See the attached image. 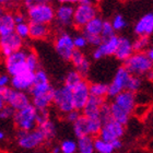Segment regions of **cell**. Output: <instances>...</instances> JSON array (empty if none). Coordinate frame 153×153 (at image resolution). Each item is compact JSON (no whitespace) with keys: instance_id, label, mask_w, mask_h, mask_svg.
<instances>
[{"instance_id":"cell-41","label":"cell","mask_w":153,"mask_h":153,"mask_svg":"<svg viewBox=\"0 0 153 153\" xmlns=\"http://www.w3.org/2000/svg\"><path fill=\"white\" fill-rule=\"evenodd\" d=\"M100 119L102 121V124L106 123V121H109L112 119V116H111V109H109V103L105 102L101 106L100 108V115H99Z\"/></svg>"},{"instance_id":"cell-49","label":"cell","mask_w":153,"mask_h":153,"mask_svg":"<svg viewBox=\"0 0 153 153\" xmlns=\"http://www.w3.org/2000/svg\"><path fill=\"white\" fill-rule=\"evenodd\" d=\"M22 2H23V6L25 7L26 10H27L31 7L35 6V4H37L39 2H44V1H42V0H22Z\"/></svg>"},{"instance_id":"cell-45","label":"cell","mask_w":153,"mask_h":153,"mask_svg":"<svg viewBox=\"0 0 153 153\" xmlns=\"http://www.w3.org/2000/svg\"><path fill=\"white\" fill-rule=\"evenodd\" d=\"M13 114H14V111L8 105H6L2 109H0V119H9L12 117Z\"/></svg>"},{"instance_id":"cell-7","label":"cell","mask_w":153,"mask_h":153,"mask_svg":"<svg viewBox=\"0 0 153 153\" xmlns=\"http://www.w3.org/2000/svg\"><path fill=\"white\" fill-rule=\"evenodd\" d=\"M45 137L37 128L30 131H18L16 142L24 150H34L45 142Z\"/></svg>"},{"instance_id":"cell-48","label":"cell","mask_w":153,"mask_h":153,"mask_svg":"<svg viewBox=\"0 0 153 153\" xmlns=\"http://www.w3.org/2000/svg\"><path fill=\"white\" fill-rule=\"evenodd\" d=\"M13 19H14L16 24H19V23H23V22H27V18H26L25 14H23L22 12H16V14H13Z\"/></svg>"},{"instance_id":"cell-38","label":"cell","mask_w":153,"mask_h":153,"mask_svg":"<svg viewBox=\"0 0 153 153\" xmlns=\"http://www.w3.org/2000/svg\"><path fill=\"white\" fill-rule=\"evenodd\" d=\"M14 33L20 38H22L23 41L26 39V38H29V34H30L29 22H23V23H19V24H16Z\"/></svg>"},{"instance_id":"cell-50","label":"cell","mask_w":153,"mask_h":153,"mask_svg":"<svg viewBox=\"0 0 153 153\" xmlns=\"http://www.w3.org/2000/svg\"><path fill=\"white\" fill-rule=\"evenodd\" d=\"M113 146V148H114L115 151L117 150H120L121 148H123V141H121V139H117V140H114L111 142Z\"/></svg>"},{"instance_id":"cell-25","label":"cell","mask_w":153,"mask_h":153,"mask_svg":"<svg viewBox=\"0 0 153 153\" xmlns=\"http://www.w3.org/2000/svg\"><path fill=\"white\" fill-rule=\"evenodd\" d=\"M72 128H74V134L76 138H81V137H84V136H90L89 119H88V117L83 116L82 114H81V116L72 124Z\"/></svg>"},{"instance_id":"cell-14","label":"cell","mask_w":153,"mask_h":153,"mask_svg":"<svg viewBox=\"0 0 153 153\" xmlns=\"http://www.w3.org/2000/svg\"><path fill=\"white\" fill-rule=\"evenodd\" d=\"M113 103L116 104L118 107H120L121 109H124L129 115H132L134 107L137 105V94L125 90L115 96L113 99Z\"/></svg>"},{"instance_id":"cell-29","label":"cell","mask_w":153,"mask_h":153,"mask_svg":"<svg viewBox=\"0 0 153 153\" xmlns=\"http://www.w3.org/2000/svg\"><path fill=\"white\" fill-rule=\"evenodd\" d=\"M36 128L43 134V136L45 137V140H51V139H54L55 136H56V132H57V130H56V125L54 124V121L51 120V118L47 119L46 121H44V123L37 125Z\"/></svg>"},{"instance_id":"cell-43","label":"cell","mask_w":153,"mask_h":153,"mask_svg":"<svg viewBox=\"0 0 153 153\" xmlns=\"http://www.w3.org/2000/svg\"><path fill=\"white\" fill-rule=\"evenodd\" d=\"M86 38V42H88V45H91V46H94V47H97L99 45L102 44L103 38L101 35H84Z\"/></svg>"},{"instance_id":"cell-35","label":"cell","mask_w":153,"mask_h":153,"mask_svg":"<svg viewBox=\"0 0 153 153\" xmlns=\"http://www.w3.org/2000/svg\"><path fill=\"white\" fill-rule=\"evenodd\" d=\"M141 86H142V79L139 76H130L127 82V85H126V90L132 93H137L138 91H140Z\"/></svg>"},{"instance_id":"cell-6","label":"cell","mask_w":153,"mask_h":153,"mask_svg":"<svg viewBox=\"0 0 153 153\" xmlns=\"http://www.w3.org/2000/svg\"><path fill=\"white\" fill-rule=\"evenodd\" d=\"M54 46L55 51L61 59H64L65 61H70L72 53L74 51V36L70 33L66 31L58 33V35L55 38Z\"/></svg>"},{"instance_id":"cell-15","label":"cell","mask_w":153,"mask_h":153,"mask_svg":"<svg viewBox=\"0 0 153 153\" xmlns=\"http://www.w3.org/2000/svg\"><path fill=\"white\" fill-rule=\"evenodd\" d=\"M118 37L119 36L114 35L112 37L107 38V39H104L102 42V44L95 47L94 51L92 53L93 58L95 60H100V59H102L106 56H114L118 45Z\"/></svg>"},{"instance_id":"cell-17","label":"cell","mask_w":153,"mask_h":153,"mask_svg":"<svg viewBox=\"0 0 153 153\" xmlns=\"http://www.w3.org/2000/svg\"><path fill=\"white\" fill-rule=\"evenodd\" d=\"M33 84H34V72L32 71H26L19 76H11L10 79V86L12 89L22 92H29Z\"/></svg>"},{"instance_id":"cell-28","label":"cell","mask_w":153,"mask_h":153,"mask_svg":"<svg viewBox=\"0 0 153 153\" xmlns=\"http://www.w3.org/2000/svg\"><path fill=\"white\" fill-rule=\"evenodd\" d=\"M76 152L78 153H95L94 152V138L91 136L78 138L76 140Z\"/></svg>"},{"instance_id":"cell-9","label":"cell","mask_w":153,"mask_h":153,"mask_svg":"<svg viewBox=\"0 0 153 153\" xmlns=\"http://www.w3.org/2000/svg\"><path fill=\"white\" fill-rule=\"evenodd\" d=\"M95 16H97V8L94 4H78L74 7L72 25L83 29V26Z\"/></svg>"},{"instance_id":"cell-33","label":"cell","mask_w":153,"mask_h":153,"mask_svg":"<svg viewBox=\"0 0 153 153\" xmlns=\"http://www.w3.org/2000/svg\"><path fill=\"white\" fill-rule=\"evenodd\" d=\"M84 79L81 74L78 72V71L76 70H70L69 72L67 74V76H66V78H65V83L64 85L67 86L68 89L72 90L74 88V86L76 85V84H79L82 80Z\"/></svg>"},{"instance_id":"cell-19","label":"cell","mask_w":153,"mask_h":153,"mask_svg":"<svg viewBox=\"0 0 153 153\" xmlns=\"http://www.w3.org/2000/svg\"><path fill=\"white\" fill-rule=\"evenodd\" d=\"M132 54H134L132 41L126 36H119L117 48H116V51L114 54L115 58L121 62H125Z\"/></svg>"},{"instance_id":"cell-30","label":"cell","mask_w":153,"mask_h":153,"mask_svg":"<svg viewBox=\"0 0 153 153\" xmlns=\"http://www.w3.org/2000/svg\"><path fill=\"white\" fill-rule=\"evenodd\" d=\"M107 90H108V84L102 82H95L89 84V92L91 96H96V97H107Z\"/></svg>"},{"instance_id":"cell-57","label":"cell","mask_w":153,"mask_h":153,"mask_svg":"<svg viewBox=\"0 0 153 153\" xmlns=\"http://www.w3.org/2000/svg\"><path fill=\"white\" fill-rule=\"evenodd\" d=\"M4 137H6V134H4V132H3L2 130H0V141H2L3 139H4Z\"/></svg>"},{"instance_id":"cell-46","label":"cell","mask_w":153,"mask_h":153,"mask_svg":"<svg viewBox=\"0 0 153 153\" xmlns=\"http://www.w3.org/2000/svg\"><path fill=\"white\" fill-rule=\"evenodd\" d=\"M80 116H81V112L76 111V109H72L71 112L66 114V120H67L68 123H70V124H74Z\"/></svg>"},{"instance_id":"cell-40","label":"cell","mask_w":153,"mask_h":153,"mask_svg":"<svg viewBox=\"0 0 153 153\" xmlns=\"http://www.w3.org/2000/svg\"><path fill=\"white\" fill-rule=\"evenodd\" d=\"M116 35V32L115 30L113 29L112 23L111 21H103V26H102V31H101V36H102L103 41L104 39H107V38L112 37V36Z\"/></svg>"},{"instance_id":"cell-58","label":"cell","mask_w":153,"mask_h":153,"mask_svg":"<svg viewBox=\"0 0 153 153\" xmlns=\"http://www.w3.org/2000/svg\"><path fill=\"white\" fill-rule=\"evenodd\" d=\"M53 153H60V149H59V146L58 147H55L53 149Z\"/></svg>"},{"instance_id":"cell-2","label":"cell","mask_w":153,"mask_h":153,"mask_svg":"<svg viewBox=\"0 0 153 153\" xmlns=\"http://www.w3.org/2000/svg\"><path fill=\"white\" fill-rule=\"evenodd\" d=\"M26 18L30 23L49 25L55 20V8L49 2H39L27 9Z\"/></svg>"},{"instance_id":"cell-12","label":"cell","mask_w":153,"mask_h":153,"mask_svg":"<svg viewBox=\"0 0 153 153\" xmlns=\"http://www.w3.org/2000/svg\"><path fill=\"white\" fill-rule=\"evenodd\" d=\"M71 93H72V102H74V109L81 112L90 97L89 82L85 79H83L79 84H76L71 90Z\"/></svg>"},{"instance_id":"cell-27","label":"cell","mask_w":153,"mask_h":153,"mask_svg":"<svg viewBox=\"0 0 153 153\" xmlns=\"http://www.w3.org/2000/svg\"><path fill=\"white\" fill-rule=\"evenodd\" d=\"M109 109H111V116H112V119L115 121L119 123L123 126H126V125L129 123L130 120L131 115H129L128 113H126L124 109H121L120 107H118L116 104L114 103H109Z\"/></svg>"},{"instance_id":"cell-16","label":"cell","mask_w":153,"mask_h":153,"mask_svg":"<svg viewBox=\"0 0 153 153\" xmlns=\"http://www.w3.org/2000/svg\"><path fill=\"white\" fill-rule=\"evenodd\" d=\"M74 7L72 4H59L55 10V20L60 27H69L72 25Z\"/></svg>"},{"instance_id":"cell-13","label":"cell","mask_w":153,"mask_h":153,"mask_svg":"<svg viewBox=\"0 0 153 153\" xmlns=\"http://www.w3.org/2000/svg\"><path fill=\"white\" fill-rule=\"evenodd\" d=\"M22 47L23 39L20 38L16 33L0 37V53L4 57H8L9 55H11L14 51L22 49Z\"/></svg>"},{"instance_id":"cell-18","label":"cell","mask_w":153,"mask_h":153,"mask_svg":"<svg viewBox=\"0 0 153 153\" xmlns=\"http://www.w3.org/2000/svg\"><path fill=\"white\" fill-rule=\"evenodd\" d=\"M70 61L74 65V70L78 71L83 78L88 76V74L90 72V68H91V62L82 51L74 49L70 58Z\"/></svg>"},{"instance_id":"cell-56","label":"cell","mask_w":153,"mask_h":153,"mask_svg":"<svg viewBox=\"0 0 153 153\" xmlns=\"http://www.w3.org/2000/svg\"><path fill=\"white\" fill-rule=\"evenodd\" d=\"M4 106H6V103H4V101H3L2 96L0 95V109H2Z\"/></svg>"},{"instance_id":"cell-59","label":"cell","mask_w":153,"mask_h":153,"mask_svg":"<svg viewBox=\"0 0 153 153\" xmlns=\"http://www.w3.org/2000/svg\"><path fill=\"white\" fill-rule=\"evenodd\" d=\"M42 1H44V2H49V3H51V1H53V0H42Z\"/></svg>"},{"instance_id":"cell-22","label":"cell","mask_w":153,"mask_h":153,"mask_svg":"<svg viewBox=\"0 0 153 153\" xmlns=\"http://www.w3.org/2000/svg\"><path fill=\"white\" fill-rule=\"evenodd\" d=\"M30 34L29 37L35 41H42L46 39L51 35V27L46 24H39V23H30Z\"/></svg>"},{"instance_id":"cell-52","label":"cell","mask_w":153,"mask_h":153,"mask_svg":"<svg viewBox=\"0 0 153 153\" xmlns=\"http://www.w3.org/2000/svg\"><path fill=\"white\" fill-rule=\"evenodd\" d=\"M144 54H146V56H147L150 60H152L153 61V49H152V47H149L147 49V51H144Z\"/></svg>"},{"instance_id":"cell-10","label":"cell","mask_w":153,"mask_h":153,"mask_svg":"<svg viewBox=\"0 0 153 153\" xmlns=\"http://www.w3.org/2000/svg\"><path fill=\"white\" fill-rule=\"evenodd\" d=\"M131 74L125 69L124 66L119 67L116 70L113 81L108 84V90H107V97L114 99L115 96L118 95L120 92L126 90V85Z\"/></svg>"},{"instance_id":"cell-8","label":"cell","mask_w":153,"mask_h":153,"mask_svg":"<svg viewBox=\"0 0 153 153\" xmlns=\"http://www.w3.org/2000/svg\"><path fill=\"white\" fill-rule=\"evenodd\" d=\"M53 104L61 114L65 115L74 109L71 90L65 85L55 88L54 95H53Z\"/></svg>"},{"instance_id":"cell-24","label":"cell","mask_w":153,"mask_h":153,"mask_svg":"<svg viewBox=\"0 0 153 153\" xmlns=\"http://www.w3.org/2000/svg\"><path fill=\"white\" fill-rule=\"evenodd\" d=\"M14 27H16V22L13 19V13L4 12L0 22V37L14 33Z\"/></svg>"},{"instance_id":"cell-31","label":"cell","mask_w":153,"mask_h":153,"mask_svg":"<svg viewBox=\"0 0 153 153\" xmlns=\"http://www.w3.org/2000/svg\"><path fill=\"white\" fill-rule=\"evenodd\" d=\"M150 37L149 36H137V38L132 42L134 53H144L150 47Z\"/></svg>"},{"instance_id":"cell-20","label":"cell","mask_w":153,"mask_h":153,"mask_svg":"<svg viewBox=\"0 0 153 153\" xmlns=\"http://www.w3.org/2000/svg\"><path fill=\"white\" fill-rule=\"evenodd\" d=\"M134 32L137 36H149L153 33V13L148 12L142 16L134 24Z\"/></svg>"},{"instance_id":"cell-44","label":"cell","mask_w":153,"mask_h":153,"mask_svg":"<svg viewBox=\"0 0 153 153\" xmlns=\"http://www.w3.org/2000/svg\"><path fill=\"white\" fill-rule=\"evenodd\" d=\"M47 119H49V111L48 109L37 111V114H36V126L46 121Z\"/></svg>"},{"instance_id":"cell-51","label":"cell","mask_w":153,"mask_h":153,"mask_svg":"<svg viewBox=\"0 0 153 153\" xmlns=\"http://www.w3.org/2000/svg\"><path fill=\"white\" fill-rule=\"evenodd\" d=\"M59 4H72L76 3V0H56Z\"/></svg>"},{"instance_id":"cell-32","label":"cell","mask_w":153,"mask_h":153,"mask_svg":"<svg viewBox=\"0 0 153 153\" xmlns=\"http://www.w3.org/2000/svg\"><path fill=\"white\" fill-rule=\"evenodd\" d=\"M94 152L96 153H115L111 142H107L105 140H102L101 138H94Z\"/></svg>"},{"instance_id":"cell-55","label":"cell","mask_w":153,"mask_h":153,"mask_svg":"<svg viewBox=\"0 0 153 153\" xmlns=\"http://www.w3.org/2000/svg\"><path fill=\"white\" fill-rule=\"evenodd\" d=\"M4 12H6V11H4V8H3L2 6H0V22H1V19H2Z\"/></svg>"},{"instance_id":"cell-37","label":"cell","mask_w":153,"mask_h":153,"mask_svg":"<svg viewBox=\"0 0 153 153\" xmlns=\"http://www.w3.org/2000/svg\"><path fill=\"white\" fill-rule=\"evenodd\" d=\"M59 149L60 153H76V141L72 139H66L61 141Z\"/></svg>"},{"instance_id":"cell-34","label":"cell","mask_w":153,"mask_h":153,"mask_svg":"<svg viewBox=\"0 0 153 153\" xmlns=\"http://www.w3.org/2000/svg\"><path fill=\"white\" fill-rule=\"evenodd\" d=\"M25 62H26L27 69H29L30 71H32V72H35L36 70L39 69V60H38V57L35 51H27Z\"/></svg>"},{"instance_id":"cell-54","label":"cell","mask_w":153,"mask_h":153,"mask_svg":"<svg viewBox=\"0 0 153 153\" xmlns=\"http://www.w3.org/2000/svg\"><path fill=\"white\" fill-rule=\"evenodd\" d=\"M146 76H147V79L149 80V81H152V76H153V70H151V71H149L147 74H146Z\"/></svg>"},{"instance_id":"cell-53","label":"cell","mask_w":153,"mask_h":153,"mask_svg":"<svg viewBox=\"0 0 153 153\" xmlns=\"http://www.w3.org/2000/svg\"><path fill=\"white\" fill-rule=\"evenodd\" d=\"M78 4H94V0H76Z\"/></svg>"},{"instance_id":"cell-47","label":"cell","mask_w":153,"mask_h":153,"mask_svg":"<svg viewBox=\"0 0 153 153\" xmlns=\"http://www.w3.org/2000/svg\"><path fill=\"white\" fill-rule=\"evenodd\" d=\"M10 76L9 74H0V88H7L10 86Z\"/></svg>"},{"instance_id":"cell-62","label":"cell","mask_w":153,"mask_h":153,"mask_svg":"<svg viewBox=\"0 0 153 153\" xmlns=\"http://www.w3.org/2000/svg\"><path fill=\"white\" fill-rule=\"evenodd\" d=\"M94 1H96V2H100V1H103V0H94Z\"/></svg>"},{"instance_id":"cell-1","label":"cell","mask_w":153,"mask_h":153,"mask_svg":"<svg viewBox=\"0 0 153 153\" xmlns=\"http://www.w3.org/2000/svg\"><path fill=\"white\" fill-rule=\"evenodd\" d=\"M123 66L131 76L141 78L152 70L153 62L146 56L144 53H134L125 61Z\"/></svg>"},{"instance_id":"cell-5","label":"cell","mask_w":153,"mask_h":153,"mask_svg":"<svg viewBox=\"0 0 153 153\" xmlns=\"http://www.w3.org/2000/svg\"><path fill=\"white\" fill-rule=\"evenodd\" d=\"M26 54H27V51L22 48V49L14 51L8 57H6L4 65H6L7 72L10 76H16L21 74H24L26 71H30L26 67L25 62Z\"/></svg>"},{"instance_id":"cell-21","label":"cell","mask_w":153,"mask_h":153,"mask_svg":"<svg viewBox=\"0 0 153 153\" xmlns=\"http://www.w3.org/2000/svg\"><path fill=\"white\" fill-rule=\"evenodd\" d=\"M106 102V99L90 95L89 100L82 108V115L88 118H100V108Z\"/></svg>"},{"instance_id":"cell-61","label":"cell","mask_w":153,"mask_h":153,"mask_svg":"<svg viewBox=\"0 0 153 153\" xmlns=\"http://www.w3.org/2000/svg\"><path fill=\"white\" fill-rule=\"evenodd\" d=\"M2 88H0V95H1V94H2Z\"/></svg>"},{"instance_id":"cell-42","label":"cell","mask_w":153,"mask_h":153,"mask_svg":"<svg viewBox=\"0 0 153 153\" xmlns=\"http://www.w3.org/2000/svg\"><path fill=\"white\" fill-rule=\"evenodd\" d=\"M74 49L76 51H82L88 46V42H86L85 36L83 34H79V35L74 36Z\"/></svg>"},{"instance_id":"cell-23","label":"cell","mask_w":153,"mask_h":153,"mask_svg":"<svg viewBox=\"0 0 153 153\" xmlns=\"http://www.w3.org/2000/svg\"><path fill=\"white\" fill-rule=\"evenodd\" d=\"M54 90L55 88L49 92L45 93V94H41L37 96H33L31 97V104L35 107L37 111H42V109H48L49 106L53 104V95H54Z\"/></svg>"},{"instance_id":"cell-3","label":"cell","mask_w":153,"mask_h":153,"mask_svg":"<svg viewBox=\"0 0 153 153\" xmlns=\"http://www.w3.org/2000/svg\"><path fill=\"white\" fill-rule=\"evenodd\" d=\"M36 114L37 109L30 104L24 108L16 111L12 118L20 131H30L36 128Z\"/></svg>"},{"instance_id":"cell-39","label":"cell","mask_w":153,"mask_h":153,"mask_svg":"<svg viewBox=\"0 0 153 153\" xmlns=\"http://www.w3.org/2000/svg\"><path fill=\"white\" fill-rule=\"evenodd\" d=\"M111 23H112V26L115 30V32L123 31L125 27H127V21L121 14H115Z\"/></svg>"},{"instance_id":"cell-36","label":"cell","mask_w":153,"mask_h":153,"mask_svg":"<svg viewBox=\"0 0 153 153\" xmlns=\"http://www.w3.org/2000/svg\"><path fill=\"white\" fill-rule=\"evenodd\" d=\"M89 119V131L90 136L95 138L99 136L100 130L102 128V121L100 118H88Z\"/></svg>"},{"instance_id":"cell-60","label":"cell","mask_w":153,"mask_h":153,"mask_svg":"<svg viewBox=\"0 0 153 153\" xmlns=\"http://www.w3.org/2000/svg\"><path fill=\"white\" fill-rule=\"evenodd\" d=\"M13 2H21V1H22V0H12Z\"/></svg>"},{"instance_id":"cell-11","label":"cell","mask_w":153,"mask_h":153,"mask_svg":"<svg viewBox=\"0 0 153 153\" xmlns=\"http://www.w3.org/2000/svg\"><path fill=\"white\" fill-rule=\"evenodd\" d=\"M124 134L125 126L111 119L109 121H106L102 125V128H101L97 137L101 138L102 140L107 141V142H112L117 139H121L124 137Z\"/></svg>"},{"instance_id":"cell-4","label":"cell","mask_w":153,"mask_h":153,"mask_svg":"<svg viewBox=\"0 0 153 153\" xmlns=\"http://www.w3.org/2000/svg\"><path fill=\"white\" fill-rule=\"evenodd\" d=\"M1 96H2L3 101L6 103V105L11 107L14 112L24 108V107L31 104V97L27 93L14 90L11 86L4 88L2 90Z\"/></svg>"},{"instance_id":"cell-26","label":"cell","mask_w":153,"mask_h":153,"mask_svg":"<svg viewBox=\"0 0 153 153\" xmlns=\"http://www.w3.org/2000/svg\"><path fill=\"white\" fill-rule=\"evenodd\" d=\"M103 21H104V20H103L102 18H100L99 16H95L94 19L89 21L85 25L83 26L82 34L83 35H101Z\"/></svg>"}]
</instances>
